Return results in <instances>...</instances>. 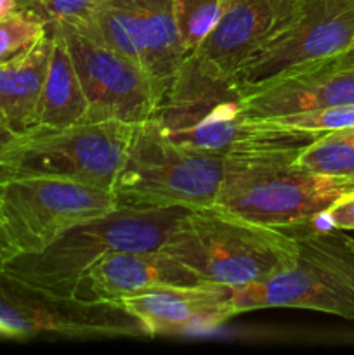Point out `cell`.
Listing matches in <instances>:
<instances>
[{
    "instance_id": "obj_1",
    "label": "cell",
    "mask_w": 354,
    "mask_h": 355,
    "mask_svg": "<svg viewBox=\"0 0 354 355\" xmlns=\"http://www.w3.org/2000/svg\"><path fill=\"white\" fill-rule=\"evenodd\" d=\"M269 130L224 155V182L214 208L283 231L316 224L339 198L353 193L354 179L294 165L298 151L318 135Z\"/></svg>"
},
{
    "instance_id": "obj_2",
    "label": "cell",
    "mask_w": 354,
    "mask_h": 355,
    "mask_svg": "<svg viewBox=\"0 0 354 355\" xmlns=\"http://www.w3.org/2000/svg\"><path fill=\"white\" fill-rule=\"evenodd\" d=\"M160 250L203 283L238 290L290 269L297 260L298 243L295 234L283 229L208 207L184 211Z\"/></svg>"
},
{
    "instance_id": "obj_3",
    "label": "cell",
    "mask_w": 354,
    "mask_h": 355,
    "mask_svg": "<svg viewBox=\"0 0 354 355\" xmlns=\"http://www.w3.org/2000/svg\"><path fill=\"white\" fill-rule=\"evenodd\" d=\"M184 208H128L90 218L66 231L49 248L17 257L0 272L54 298L75 300L83 274L115 252H156Z\"/></svg>"
},
{
    "instance_id": "obj_4",
    "label": "cell",
    "mask_w": 354,
    "mask_h": 355,
    "mask_svg": "<svg viewBox=\"0 0 354 355\" xmlns=\"http://www.w3.org/2000/svg\"><path fill=\"white\" fill-rule=\"evenodd\" d=\"M224 182V155L170 141L153 118L134 125L125 162L113 184L117 207H214Z\"/></svg>"
},
{
    "instance_id": "obj_5",
    "label": "cell",
    "mask_w": 354,
    "mask_h": 355,
    "mask_svg": "<svg viewBox=\"0 0 354 355\" xmlns=\"http://www.w3.org/2000/svg\"><path fill=\"white\" fill-rule=\"evenodd\" d=\"M117 208L110 191L0 168V266L44 252L71 227Z\"/></svg>"
},
{
    "instance_id": "obj_6",
    "label": "cell",
    "mask_w": 354,
    "mask_h": 355,
    "mask_svg": "<svg viewBox=\"0 0 354 355\" xmlns=\"http://www.w3.org/2000/svg\"><path fill=\"white\" fill-rule=\"evenodd\" d=\"M151 118L170 141L215 155H228L271 132L245 116L238 83L207 69L193 54L184 59Z\"/></svg>"
},
{
    "instance_id": "obj_7",
    "label": "cell",
    "mask_w": 354,
    "mask_h": 355,
    "mask_svg": "<svg viewBox=\"0 0 354 355\" xmlns=\"http://www.w3.org/2000/svg\"><path fill=\"white\" fill-rule=\"evenodd\" d=\"M297 260L260 283L233 290L236 314L257 309H305L354 319V250L347 236L332 231L295 232Z\"/></svg>"
},
{
    "instance_id": "obj_8",
    "label": "cell",
    "mask_w": 354,
    "mask_h": 355,
    "mask_svg": "<svg viewBox=\"0 0 354 355\" xmlns=\"http://www.w3.org/2000/svg\"><path fill=\"white\" fill-rule=\"evenodd\" d=\"M132 128L111 120L33 127L3 142L0 168L42 173L111 193L125 162Z\"/></svg>"
},
{
    "instance_id": "obj_9",
    "label": "cell",
    "mask_w": 354,
    "mask_h": 355,
    "mask_svg": "<svg viewBox=\"0 0 354 355\" xmlns=\"http://www.w3.org/2000/svg\"><path fill=\"white\" fill-rule=\"evenodd\" d=\"M354 47V0H298L290 23L235 75L246 90L342 58Z\"/></svg>"
},
{
    "instance_id": "obj_10",
    "label": "cell",
    "mask_w": 354,
    "mask_h": 355,
    "mask_svg": "<svg viewBox=\"0 0 354 355\" xmlns=\"http://www.w3.org/2000/svg\"><path fill=\"white\" fill-rule=\"evenodd\" d=\"M61 31L87 99V120L139 125L153 116L160 96L148 73L97 40L83 24L52 26ZM49 28V30H52Z\"/></svg>"
},
{
    "instance_id": "obj_11",
    "label": "cell",
    "mask_w": 354,
    "mask_h": 355,
    "mask_svg": "<svg viewBox=\"0 0 354 355\" xmlns=\"http://www.w3.org/2000/svg\"><path fill=\"white\" fill-rule=\"evenodd\" d=\"M45 331L68 336L144 335L121 305L49 297L0 272V336L28 338Z\"/></svg>"
},
{
    "instance_id": "obj_12",
    "label": "cell",
    "mask_w": 354,
    "mask_h": 355,
    "mask_svg": "<svg viewBox=\"0 0 354 355\" xmlns=\"http://www.w3.org/2000/svg\"><path fill=\"white\" fill-rule=\"evenodd\" d=\"M298 0H226L224 10L191 54L207 69L235 78L295 16Z\"/></svg>"
},
{
    "instance_id": "obj_13",
    "label": "cell",
    "mask_w": 354,
    "mask_h": 355,
    "mask_svg": "<svg viewBox=\"0 0 354 355\" xmlns=\"http://www.w3.org/2000/svg\"><path fill=\"white\" fill-rule=\"evenodd\" d=\"M233 288L215 284L167 286L144 291L118 304L144 329V335H191L219 328L235 318Z\"/></svg>"
},
{
    "instance_id": "obj_14",
    "label": "cell",
    "mask_w": 354,
    "mask_h": 355,
    "mask_svg": "<svg viewBox=\"0 0 354 355\" xmlns=\"http://www.w3.org/2000/svg\"><path fill=\"white\" fill-rule=\"evenodd\" d=\"M198 284L205 283L193 270L162 250L115 252L103 257L83 274L75 291V300L118 304L124 298L156 288Z\"/></svg>"
},
{
    "instance_id": "obj_15",
    "label": "cell",
    "mask_w": 354,
    "mask_h": 355,
    "mask_svg": "<svg viewBox=\"0 0 354 355\" xmlns=\"http://www.w3.org/2000/svg\"><path fill=\"white\" fill-rule=\"evenodd\" d=\"M335 106H354V66L328 62L243 92V111L248 120Z\"/></svg>"
},
{
    "instance_id": "obj_16",
    "label": "cell",
    "mask_w": 354,
    "mask_h": 355,
    "mask_svg": "<svg viewBox=\"0 0 354 355\" xmlns=\"http://www.w3.org/2000/svg\"><path fill=\"white\" fill-rule=\"evenodd\" d=\"M51 44L49 33L23 59L0 66V128L10 135L23 134L37 125Z\"/></svg>"
},
{
    "instance_id": "obj_17",
    "label": "cell",
    "mask_w": 354,
    "mask_h": 355,
    "mask_svg": "<svg viewBox=\"0 0 354 355\" xmlns=\"http://www.w3.org/2000/svg\"><path fill=\"white\" fill-rule=\"evenodd\" d=\"M51 55L35 127H69L87 120V99L61 31L52 28Z\"/></svg>"
},
{
    "instance_id": "obj_18",
    "label": "cell",
    "mask_w": 354,
    "mask_h": 355,
    "mask_svg": "<svg viewBox=\"0 0 354 355\" xmlns=\"http://www.w3.org/2000/svg\"><path fill=\"white\" fill-rule=\"evenodd\" d=\"M294 165L323 175L354 179V127L318 135L298 151Z\"/></svg>"
},
{
    "instance_id": "obj_19",
    "label": "cell",
    "mask_w": 354,
    "mask_h": 355,
    "mask_svg": "<svg viewBox=\"0 0 354 355\" xmlns=\"http://www.w3.org/2000/svg\"><path fill=\"white\" fill-rule=\"evenodd\" d=\"M49 35V28L30 10L0 17V66L19 61Z\"/></svg>"
},
{
    "instance_id": "obj_20",
    "label": "cell",
    "mask_w": 354,
    "mask_h": 355,
    "mask_svg": "<svg viewBox=\"0 0 354 355\" xmlns=\"http://www.w3.org/2000/svg\"><path fill=\"white\" fill-rule=\"evenodd\" d=\"M224 6L226 0H172L177 28L189 54L214 30Z\"/></svg>"
},
{
    "instance_id": "obj_21",
    "label": "cell",
    "mask_w": 354,
    "mask_h": 355,
    "mask_svg": "<svg viewBox=\"0 0 354 355\" xmlns=\"http://www.w3.org/2000/svg\"><path fill=\"white\" fill-rule=\"evenodd\" d=\"M252 121H257V123L264 125L267 128H274V130L321 135L326 134V132L344 130V128L354 127V106L323 107V110L307 111V113Z\"/></svg>"
},
{
    "instance_id": "obj_22",
    "label": "cell",
    "mask_w": 354,
    "mask_h": 355,
    "mask_svg": "<svg viewBox=\"0 0 354 355\" xmlns=\"http://www.w3.org/2000/svg\"><path fill=\"white\" fill-rule=\"evenodd\" d=\"M97 0H31L26 9L40 17L47 28L87 21Z\"/></svg>"
},
{
    "instance_id": "obj_23",
    "label": "cell",
    "mask_w": 354,
    "mask_h": 355,
    "mask_svg": "<svg viewBox=\"0 0 354 355\" xmlns=\"http://www.w3.org/2000/svg\"><path fill=\"white\" fill-rule=\"evenodd\" d=\"M330 227L339 231H354V191L344 194L323 214Z\"/></svg>"
},
{
    "instance_id": "obj_24",
    "label": "cell",
    "mask_w": 354,
    "mask_h": 355,
    "mask_svg": "<svg viewBox=\"0 0 354 355\" xmlns=\"http://www.w3.org/2000/svg\"><path fill=\"white\" fill-rule=\"evenodd\" d=\"M16 10H23V0H0V17L9 16Z\"/></svg>"
},
{
    "instance_id": "obj_25",
    "label": "cell",
    "mask_w": 354,
    "mask_h": 355,
    "mask_svg": "<svg viewBox=\"0 0 354 355\" xmlns=\"http://www.w3.org/2000/svg\"><path fill=\"white\" fill-rule=\"evenodd\" d=\"M333 62H335V64H340V66H354V47L351 49L349 52H346L342 58H339L337 61H333Z\"/></svg>"
},
{
    "instance_id": "obj_26",
    "label": "cell",
    "mask_w": 354,
    "mask_h": 355,
    "mask_svg": "<svg viewBox=\"0 0 354 355\" xmlns=\"http://www.w3.org/2000/svg\"><path fill=\"white\" fill-rule=\"evenodd\" d=\"M9 137H10L9 132H6V130H2V128H0V148H2V144H3V142H6Z\"/></svg>"
},
{
    "instance_id": "obj_27",
    "label": "cell",
    "mask_w": 354,
    "mask_h": 355,
    "mask_svg": "<svg viewBox=\"0 0 354 355\" xmlns=\"http://www.w3.org/2000/svg\"><path fill=\"white\" fill-rule=\"evenodd\" d=\"M347 241H349L351 248H353V250H354V238H351V236H347Z\"/></svg>"
},
{
    "instance_id": "obj_28",
    "label": "cell",
    "mask_w": 354,
    "mask_h": 355,
    "mask_svg": "<svg viewBox=\"0 0 354 355\" xmlns=\"http://www.w3.org/2000/svg\"><path fill=\"white\" fill-rule=\"evenodd\" d=\"M31 2V0H23V9H26V6H28V3H30Z\"/></svg>"
}]
</instances>
